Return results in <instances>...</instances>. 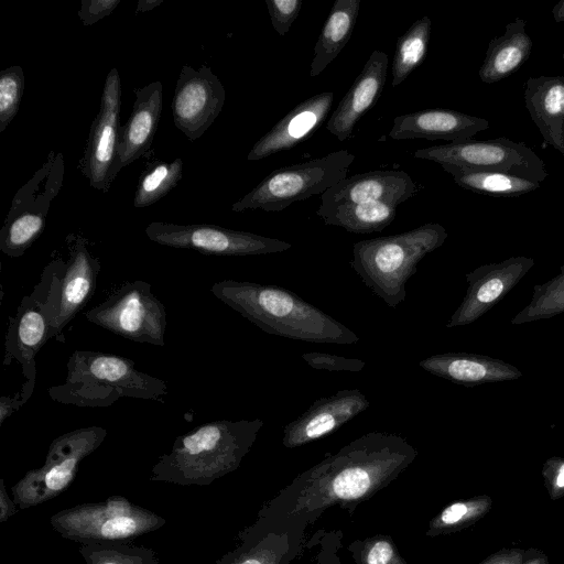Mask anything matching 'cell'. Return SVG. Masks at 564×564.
<instances>
[{"label":"cell","instance_id":"6da1fadb","mask_svg":"<svg viewBox=\"0 0 564 564\" xmlns=\"http://www.w3.org/2000/svg\"><path fill=\"white\" fill-rule=\"evenodd\" d=\"M416 455L398 434L361 435L294 480L290 513L312 516L334 505L361 502L397 478Z\"/></svg>","mask_w":564,"mask_h":564},{"label":"cell","instance_id":"7a4b0ae2","mask_svg":"<svg viewBox=\"0 0 564 564\" xmlns=\"http://www.w3.org/2000/svg\"><path fill=\"white\" fill-rule=\"evenodd\" d=\"M212 293L261 330L311 343L350 345L359 337L296 293L279 285L223 280Z\"/></svg>","mask_w":564,"mask_h":564},{"label":"cell","instance_id":"3957f363","mask_svg":"<svg viewBox=\"0 0 564 564\" xmlns=\"http://www.w3.org/2000/svg\"><path fill=\"white\" fill-rule=\"evenodd\" d=\"M261 419L215 420L177 436L159 457L151 481L207 486L236 470L263 427Z\"/></svg>","mask_w":564,"mask_h":564},{"label":"cell","instance_id":"277c9868","mask_svg":"<svg viewBox=\"0 0 564 564\" xmlns=\"http://www.w3.org/2000/svg\"><path fill=\"white\" fill-rule=\"evenodd\" d=\"M63 383L48 389L50 398L80 408H107L120 398L164 402L166 381L139 371L129 358L93 350H74Z\"/></svg>","mask_w":564,"mask_h":564},{"label":"cell","instance_id":"5b68a950","mask_svg":"<svg viewBox=\"0 0 564 564\" xmlns=\"http://www.w3.org/2000/svg\"><path fill=\"white\" fill-rule=\"evenodd\" d=\"M446 229L427 223L412 230L360 240L352 246V270L375 295L395 308L406 295L405 284L417 264L446 240Z\"/></svg>","mask_w":564,"mask_h":564},{"label":"cell","instance_id":"8992f818","mask_svg":"<svg viewBox=\"0 0 564 564\" xmlns=\"http://www.w3.org/2000/svg\"><path fill=\"white\" fill-rule=\"evenodd\" d=\"M61 261L53 259L44 269L40 282L25 295L14 316L9 318L4 341L3 366L17 360L25 382L19 390L24 404L33 394L36 379L35 356L51 339V329L59 303Z\"/></svg>","mask_w":564,"mask_h":564},{"label":"cell","instance_id":"52a82bcc","mask_svg":"<svg viewBox=\"0 0 564 564\" xmlns=\"http://www.w3.org/2000/svg\"><path fill=\"white\" fill-rule=\"evenodd\" d=\"M50 523L63 538L82 544L130 543L159 530L166 520L123 496L113 495L102 502H85L59 510L50 518Z\"/></svg>","mask_w":564,"mask_h":564},{"label":"cell","instance_id":"ba28073f","mask_svg":"<svg viewBox=\"0 0 564 564\" xmlns=\"http://www.w3.org/2000/svg\"><path fill=\"white\" fill-rule=\"evenodd\" d=\"M355 155L337 150L323 158L272 171L253 189L232 204V212H281L293 203L323 194L347 177Z\"/></svg>","mask_w":564,"mask_h":564},{"label":"cell","instance_id":"9c48e42d","mask_svg":"<svg viewBox=\"0 0 564 564\" xmlns=\"http://www.w3.org/2000/svg\"><path fill=\"white\" fill-rule=\"evenodd\" d=\"M106 436V429L94 425L75 429L53 440L43 466L29 470L11 487L19 510L44 503L65 491L82 460L95 452Z\"/></svg>","mask_w":564,"mask_h":564},{"label":"cell","instance_id":"30bf717a","mask_svg":"<svg viewBox=\"0 0 564 564\" xmlns=\"http://www.w3.org/2000/svg\"><path fill=\"white\" fill-rule=\"evenodd\" d=\"M64 155L51 150L42 166L22 185L11 202L0 229V250L18 258L42 235L53 199L64 180Z\"/></svg>","mask_w":564,"mask_h":564},{"label":"cell","instance_id":"8fae6325","mask_svg":"<svg viewBox=\"0 0 564 564\" xmlns=\"http://www.w3.org/2000/svg\"><path fill=\"white\" fill-rule=\"evenodd\" d=\"M84 315L93 324L126 339L159 347L165 345L166 311L145 281L122 283Z\"/></svg>","mask_w":564,"mask_h":564},{"label":"cell","instance_id":"7c38bea8","mask_svg":"<svg viewBox=\"0 0 564 564\" xmlns=\"http://www.w3.org/2000/svg\"><path fill=\"white\" fill-rule=\"evenodd\" d=\"M414 158L470 170L503 172L540 183L549 176L544 161L531 148L505 137L419 149Z\"/></svg>","mask_w":564,"mask_h":564},{"label":"cell","instance_id":"4fadbf2b","mask_svg":"<svg viewBox=\"0 0 564 564\" xmlns=\"http://www.w3.org/2000/svg\"><path fill=\"white\" fill-rule=\"evenodd\" d=\"M145 235L162 246L216 256H258L292 248L290 242L280 239L204 224L153 221L147 226Z\"/></svg>","mask_w":564,"mask_h":564},{"label":"cell","instance_id":"5bb4252c","mask_svg":"<svg viewBox=\"0 0 564 564\" xmlns=\"http://www.w3.org/2000/svg\"><path fill=\"white\" fill-rule=\"evenodd\" d=\"M121 79L118 69L109 70L104 85L100 108L95 117L78 163L89 185L108 193L115 181V163L120 130Z\"/></svg>","mask_w":564,"mask_h":564},{"label":"cell","instance_id":"9a60e30c","mask_svg":"<svg viewBox=\"0 0 564 564\" xmlns=\"http://www.w3.org/2000/svg\"><path fill=\"white\" fill-rule=\"evenodd\" d=\"M225 99V88L212 68L183 65L171 105L175 127L189 141L197 140L220 115Z\"/></svg>","mask_w":564,"mask_h":564},{"label":"cell","instance_id":"2e32d148","mask_svg":"<svg viewBox=\"0 0 564 564\" xmlns=\"http://www.w3.org/2000/svg\"><path fill=\"white\" fill-rule=\"evenodd\" d=\"M534 259L524 256L482 264L465 274L466 294L452 314L446 328L469 325L498 304L533 268Z\"/></svg>","mask_w":564,"mask_h":564},{"label":"cell","instance_id":"e0dca14e","mask_svg":"<svg viewBox=\"0 0 564 564\" xmlns=\"http://www.w3.org/2000/svg\"><path fill=\"white\" fill-rule=\"evenodd\" d=\"M64 247L66 260L59 259V303L51 329V339L59 341H64L65 326L93 297L100 272V261L91 254L85 237L68 234Z\"/></svg>","mask_w":564,"mask_h":564},{"label":"cell","instance_id":"ac0fdd59","mask_svg":"<svg viewBox=\"0 0 564 564\" xmlns=\"http://www.w3.org/2000/svg\"><path fill=\"white\" fill-rule=\"evenodd\" d=\"M370 401L359 389H345L321 398L283 427L282 443L288 448L324 437L366 411Z\"/></svg>","mask_w":564,"mask_h":564},{"label":"cell","instance_id":"d6986e66","mask_svg":"<svg viewBox=\"0 0 564 564\" xmlns=\"http://www.w3.org/2000/svg\"><path fill=\"white\" fill-rule=\"evenodd\" d=\"M412 177L404 171H371L346 177L321 195L324 206L384 202L399 205L417 193Z\"/></svg>","mask_w":564,"mask_h":564},{"label":"cell","instance_id":"ffe728a7","mask_svg":"<svg viewBox=\"0 0 564 564\" xmlns=\"http://www.w3.org/2000/svg\"><path fill=\"white\" fill-rule=\"evenodd\" d=\"M388 64L384 52L373 51L330 115L326 129L339 141L347 140L358 121L377 104L386 84Z\"/></svg>","mask_w":564,"mask_h":564},{"label":"cell","instance_id":"44dd1931","mask_svg":"<svg viewBox=\"0 0 564 564\" xmlns=\"http://www.w3.org/2000/svg\"><path fill=\"white\" fill-rule=\"evenodd\" d=\"M489 128V121L451 109H426L397 116L389 137L393 140L427 139L451 143L469 141Z\"/></svg>","mask_w":564,"mask_h":564},{"label":"cell","instance_id":"7402d4cb","mask_svg":"<svg viewBox=\"0 0 564 564\" xmlns=\"http://www.w3.org/2000/svg\"><path fill=\"white\" fill-rule=\"evenodd\" d=\"M135 99L127 122L120 127L115 176L118 172L149 153L159 127L163 106L161 82L134 90Z\"/></svg>","mask_w":564,"mask_h":564},{"label":"cell","instance_id":"603a6c76","mask_svg":"<svg viewBox=\"0 0 564 564\" xmlns=\"http://www.w3.org/2000/svg\"><path fill=\"white\" fill-rule=\"evenodd\" d=\"M334 94L321 93L296 105L251 148L249 161L265 159L290 150L312 134L329 113Z\"/></svg>","mask_w":564,"mask_h":564},{"label":"cell","instance_id":"cb8c5ba5","mask_svg":"<svg viewBox=\"0 0 564 564\" xmlns=\"http://www.w3.org/2000/svg\"><path fill=\"white\" fill-rule=\"evenodd\" d=\"M419 366L433 376L465 387L512 381L522 377V372L511 364L470 352L432 355L422 359Z\"/></svg>","mask_w":564,"mask_h":564},{"label":"cell","instance_id":"d4e9b609","mask_svg":"<svg viewBox=\"0 0 564 564\" xmlns=\"http://www.w3.org/2000/svg\"><path fill=\"white\" fill-rule=\"evenodd\" d=\"M524 102L544 141L564 155V77H529Z\"/></svg>","mask_w":564,"mask_h":564},{"label":"cell","instance_id":"484cf974","mask_svg":"<svg viewBox=\"0 0 564 564\" xmlns=\"http://www.w3.org/2000/svg\"><path fill=\"white\" fill-rule=\"evenodd\" d=\"M527 21L517 18L506 25L502 35L489 42L479 68L480 80L486 84L500 82L516 73L527 62L532 51V40L525 32Z\"/></svg>","mask_w":564,"mask_h":564},{"label":"cell","instance_id":"4316f807","mask_svg":"<svg viewBox=\"0 0 564 564\" xmlns=\"http://www.w3.org/2000/svg\"><path fill=\"white\" fill-rule=\"evenodd\" d=\"M360 0H336L314 46L310 76H318L341 52L357 22Z\"/></svg>","mask_w":564,"mask_h":564},{"label":"cell","instance_id":"83f0119b","mask_svg":"<svg viewBox=\"0 0 564 564\" xmlns=\"http://www.w3.org/2000/svg\"><path fill=\"white\" fill-rule=\"evenodd\" d=\"M326 225L341 227L352 234H371L383 230L395 218L397 205L384 202L319 205L316 210Z\"/></svg>","mask_w":564,"mask_h":564},{"label":"cell","instance_id":"f1b7e54d","mask_svg":"<svg viewBox=\"0 0 564 564\" xmlns=\"http://www.w3.org/2000/svg\"><path fill=\"white\" fill-rule=\"evenodd\" d=\"M462 188L492 197H516L540 187V182L494 171H480L441 164Z\"/></svg>","mask_w":564,"mask_h":564},{"label":"cell","instance_id":"f546056e","mask_svg":"<svg viewBox=\"0 0 564 564\" xmlns=\"http://www.w3.org/2000/svg\"><path fill=\"white\" fill-rule=\"evenodd\" d=\"M431 28V19L422 17L398 39L392 61V87L403 83L423 63L427 53Z\"/></svg>","mask_w":564,"mask_h":564},{"label":"cell","instance_id":"4dcf8cb0","mask_svg":"<svg viewBox=\"0 0 564 564\" xmlns=\"http://www.w3.org/2000/svg\"><path fill=\"white\" fill-rule=\"evenodd\" d=\"M183 162L153 161L141 173L133 197V206L148 207L170 193L182 178Z\"/></svg>","mask_w":564,"mask_h":564},{"label":"cell","instance_id":"1f68e13d","mask_svg":"<svg viewBox=\"0 0 564 564\" xmlns=\"http://www.w3.org/2000/svg\"><path fill=\"white\" fill-rule=\"evenodd\" d=\"M492 505L488 495L453 501L430 521L427 534L435 536L464 530L482 519Z\"/></svg>","mask_w":564,"mask_h":564},{"label":"cell","instance_id":"d6a6232c","mask_svg":"<svg viewBox=\"0 0 564 564\" xmlns=\"http://www.w3.org/2000/svg\"><path fill=\"white\" fill-rule=\"evenodd\" d=\"M564 313V265L560 273L533 286L530 302L511 319V325L549 319Z\"/></svg>","mask_w":564,"mask_h":564},{"label":"cell","instance_id":"836d02e7","mask_svg":"<svg viewBox=\"0 0 564 564\" xmlns=\"http://www.w3.org/2000/svg\"><path fill=\"white\" fill-rule=\"evenodd\" d=\"M79 553L86 564H159L155 551L124 542H90Z\"/></svg>","mask_w":564,"mask_h":564},{"label":"cell","instance_id":"e575fe53","mask_svg":"<svg viewBox=\"0 0 564 564\" xmlns=\"http://www.w3.org/2000/svg\"><path fill=\"white\" fill-rule=\"evenodd\" d=\"M241 539L242 543L216 564H280L283 549L274 545L272 538L260 536L256 528H249Z\"/></svg>","mask_w":564,"mask_h":564},{"label":"cell","instance_id":"d590c367","mask_svg":"<svg viewBox=\"0 0 564 564\" xmlns=\"http://www.w3.org/2000/svg\"><path fill=\"white\" fill-rule=\"evenodd\" d=\"M24 85L21 66H10L0 73V132H4L18 113Z\"/></svg>","mask_w":564,"mask_h":564},{"label":"cell","instance_id":"8d00e7d4","mask_svg":"<svg viewBox=\"0 0 564 564\" xmlns=\"http://www.w3.org/2000/svg\"><path fill=\"white\" fill-rule=\"evenodd\" d=\"M360 564H408L398 553L393 542L387 536H376L366 541L360 550Z\"/></svg>","mask_w":564,"mask_h":564},{"label":"cell","instance_id":"74e56055","mask_svg":"<svg viewBox=\"0 0 564 564\" xmlns=\"http://www.w3.org/2000/svg\"><path fill=\"white\" fill-rule=\"evenodd\" d=\"M302 358L310 367L327 371L358 372L366 366V362L358 358H347L325 352H305Z\"/></svg>","mask_w":564,"mask_h":564},{"label":"cell","instance_id":"f35d334b","mask_svg":"<svg viewBox=\"0 0 564 564\" xmlns=\"http://www.w3.org/2000/svg\"><path fill=\"white\" fill-rule=\"evenodd\" d=\"M273 29L280 35H285L296 20L302 0H265Z\"/></svg>","mask_w":564,"mask_h":564},{"label":"cell","instance_id":"ab89813d","mask_svg":"<svg viewBox=\"0 0 564 564\" xmlns=\"http://www.w3.org/2000/svg\"><path fill=\"white\" fill-rule=\"evenodd\" d=\"M544 486L551 500L564 497V457L552 456L547 458L541 470Z\"/></svg>","mask_w":564,"mask_h":564},{"label":"cell","instance_id":"60d3db41","mask_svg":"<svg viewBox=\"0 0 564 564\" xmlns=\"http://www.w3.org/2000/svg\"><path fill=\"white\" fill-rule=\"evenodd\" d=\"M121 0H82L78 17L84 26H90L108 17Z\"/></svg>","mask_w":564,"mask_h":564},{"label":"cell","instance_id":"b9f144b4","mask_svg":"<svg viewBox=\"0 0 564 564\" xmlns=\"http://www.w3.org/2000/svg\"><path fill=\"white\" fill-rule=\"evenodd\" d=\"M525 554L527 550L519 547L502 549L489 555L479 564H521Z\"/></svg>","mask_w":564,"mask_h":564},{"label":"cell","instance_id":"7bdbcfd3","mask_svg":"<svg viewBox=\"0 0 564 564\" xmlns=\"http://www.w3.org/2000/svg\"><path fill=\"white\" fill-rule=\"evenodd\" d=\"M19 508L7 492L4 480L0 479V522H6L18 512Z\"/></svg>","mask_w":564,"mask_h":564},{"label":"cell","instance_id":"ee69618b","mask_svg":"<svg viewBox=\"0 0 564 564\" xmlns=\"http://www.w3.org/2000/svg\"><path fill=\"white\" fill-rule=\"evenodd\" d=\"M521 564H549L547 555L538 549H528Z\"/></svg>","mask_w":564,"mask_h":564},{"label":"cell","instance_id":"f6af8a7d","mask_svg":"<svg viewBox=\"0 0 564 564\" xmlns=\"http://www.w3.org/2000/svg\"><path fill=\"white\" fill-rule=\"evenodd\" d=\"M163 0H140L137 3L135 13H143L159 7Z\"/></svg>","mask_w":564,"mask_h":564},{"label":"cell","instance_id":"bcb514c9","mask_svg":"<svg viewBox=\"0 0 564 564\" xmlns=\"http://www.w3.org/2000/svg\"><path fill=\"white\" fill-rule=\"evenodd\" d=\"M555 22H564V0L558 1L552 9Z\"/></svg>","mask_w":564,"mask_h":564},{"label":"cell","instance_id":"7dc6e473","mask_svg":"<svg viewBox=\"0 0 564 564\" xmlns=\"http://www.w3.org/2000/svg\"><path fill=\"white\" fill-rule=\"evenodd\" d=\"M562 57H563V59H564V52H563V54H562Z\"/></svg>","mask_w":564,"mask_h":564}]
</instances>
